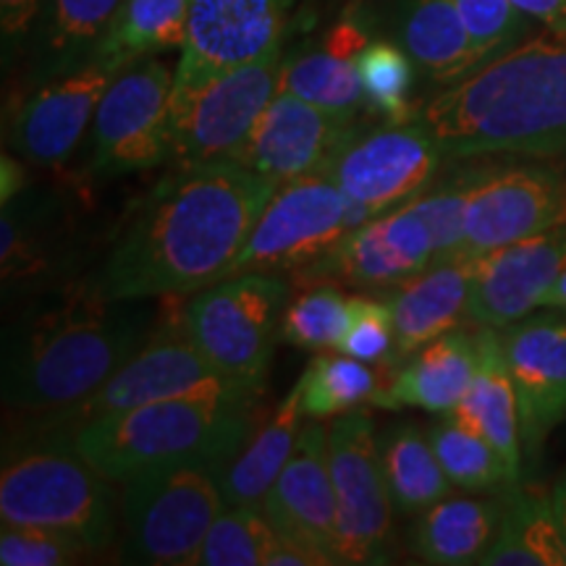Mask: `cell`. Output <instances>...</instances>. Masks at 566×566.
Wrapping results in <instances>:
<instances>
[{"label":"cell","mask_w":566,"mask_h":566,"mask_svg":"<svg viewBox=\"0 0 566 566\" xmlns=\"http://www.w3.org/2000/svg\"><path fill=\"white\" fill-rule=\"evenodd\" d=\"M296 386H300L304 417L331 420V417L357 412V409L373 405L375 394L384 386V375L370 367V363H363L344 352H321L302 373Z\"/></svg>","instance_id":"836d02e7"},{"label":"cell","mask_w":566,"mask_h":566,"mask_svg":"<svg viewBox=\"0 0 566 566\" xmlns=\"http://www.w3.org/2000/svg\"><path fill=\"white\" fill-rule=\"evenodd\" d=\"M118 71L122 66L95 55L71 74L24 87L6 118V145L32 166H63L80 147Z\"/></svg>","instance_id":"2e32d148"},{"label":"cell","mask_w":566,"mask_h":566,"mask_svg":"<svg viewBox=\"0 0 566 566\" xmlns=\"http://www.w3.org/2000/svg\"><path fill=\"white\" fill-rule=\"evenodd\" d=\"M226 501L218 470L176 464L139 472L122 491V562L195 566Z\"/></svg>","instance_id":"ba28073f"},{"label":"cell","mask_w":566,"mask_h":566,"mask_svg":"<svg viewBox=\"0 0 566 566\" xmlns=\"http://www.w3.org/2000/svg\"><path fill=\"white\" fill-rule=\"evenodd\" d=\"M359 223V212L328 174L279 184L223 279L252 271L294 275Z\"/></svg>","instance_id":"30bf717a"},{"label":"cell","mask_w":566,"mask_h":566,"mask_svg":"<svg viewBox=\"0 0 566 566\" xmlns=\"http://www.w3.org/2000/svg\"><path fill=\"white\" fill-rule=\"evenodd\" d=\"M543 307H554V310H566V271L558 275V281L548 289L546 300H543Z\"/></svg>","instance_id":"7dc6e473"},{"label":"cell","mask_w":566,"mask_h":566,"mask_svg":"<svg viewBox=\"0 0 566 566\" xmlns=\"http://www.w3.org/2000/svg\"><path fill=\"white\" fill-rule=\"evenodd\" d=\"M420 122L449 160L566 153V30L530 34L428 103Z\"/></svg>","instance_id":"3957f363"},{"label":"cell","mask_w":566,"mask_h":566,"mask_svg":"<svg viewBox=\"0 0 566 566\" xmlns=\"http://www.w3.org/2000/svg\"><path fill=\"white\" fill-rule=\"evenodd\" d=\"M292 292V281L281 273L229 275L189 294L184 323L210 365L265 391Z\"/></svg>","instance_id":"9c48e42d"},{"label":"cell","mask_w":566,"mask_h":566,"mask_svg":"<svg viewBox=\"0 0 566 566\" xmlns=\"http://www.w3.org/2000/svg\"><path fill=\"white\" fill-rule=\"evenodd\" d=\"M446 150L420 118L407 124H359L323 174L354 205L359 218L399 208L441 176Z\"/></svg>","instance_id":"4fadbf2b"},{"label":"cell","mask_w":566,"mask_h":566,"mask_svg":"<svg viewBox=\"0 0 566 566\" xmlns=\"http://www.w3.org/2000/svg\"><path fill=\"white\" fill-rule=\"evenodd\" d=\"M506 493L509 488L501 495H443L417 514L415 556L436 566L480 564L504 522Z\"/></svg>","instance_id":"4316f807"},{"label":"cell","mask_w":566,"mask_h":566,"mask_svg":"<svg viewBox=\"0 0 566 566\" xmlns=\"http://www.w3.org/2000/svg\"><path fill=\"white\" fill-rule=\"evenodd\" d=\"M428 438L446 478L462 491H506L520 480L483 436L464 428L451 415H443L441 422L430 424Z\"/></svg>","instance_id":"e575fe53"},{"label":"cell","mask_w":566,"mask_h":566,"mask_svg":"<svg viewBox=\"0 0 566 566\" xmlns=\"http://www.w3.org/2000/svg\"><path fill=\"white\" fill-rule=\"evenodd\" d=\"M501 349L520 401L522 446L537 457L566 422V310L548 307L501 328Z\"/></svg>","instance_id":"ac0fdd59"},{"label":"cell","mask_w":566,"mask_h":566,"mask_svg":"<svg viewBox=\"0 0 566 566\" xmlns=\"http://www.w3.org/2000/svg\"><path fill=\"white\" fill-rule=\"evenodd\" d=\"M279 90L342 118H359L367 113L357 61L338 59L325 48H304L283 55Z\"/></svg>","instance_id":"d6a6232c"},{"label":"cell","mask_w":566,"mask_h":566,"mask_svg":"<svg viewBox=\"0 0 566 566\" xmlns=\"http://www.w3.org/2000/svg\"><path fill=\"white\" fill-rule=\"evenodd\" d=\"M147 302L108 300L84 281L27 304L3 331V407L53 412L101 388L150 336L158 313Z\"/></svg>","instance_id":"7a4b0ae2"},{"label":"cell","mask_w":566,"mask_h":566,"mask_svg":"<svg viewBox=\"0 0 566 566\" xmlns=\"http://www.w3.org/2000/svg\"><path fill=\"white\" fill-rule=\"evenodd\" d=\"M359 124L279 90L229 160L275 184L323 174Z\"/></svg>","instance_id":"e0dca14e"},{"label":"cell","mask_w":566,"mask_h":566,"mask_svg":"<svg viewBox=\"0 0 566 566\" xmlns=\"http://www.w3.org/2000/svg\"><path fill=\"white\" fill-rule=\"evenodd\" d=\"M391 27L417 71L438 87L464 80L488 61L467 32L454 0H394Z\"/></svg>","instance_id":"d4e9b609"},{"label":"cell","mask_w":566,"mask_h":566,"mask_svg":"<svg viewBox=\"0 0 566 566\" xmlns=\"http://www.w3.org/2000/svg\"><path fill=\"white\" fill-rule=\"evenodd\" d=\"M87 556L80 543L45 527L9 525L0 530V564L3 566H66Z\"/></svg>","instance_id":"60d3db41"},{"label":"cell","mask_w":566,"mask_h":566,"mask_svg":"<svg viewBox=\"0 0 566 566\" xmlns=\"http://www.w3.org/2000/svg\"><path fill=\"white\" fill-rule=\"evenodd\" d=\"M275 530L263 506H223L205 537L195 566H265Z\"/></svg>","instance_id":"74e56055"},{"label":"cell","mask_w":566,"mask_h":566,"mask_svg":"<svg viewBox=\"0 0 566 566\" xmlns=\"http://www.w3.org/2000/svg\"><path fill=\"white\" fill-rule=\"evenodd\" d=\"M283 42L242 66L171 95L174 166L229 160L279 92Z\"/></svg>","instance_id":"7c38bea8"},{"label":"cell","mask_w":566,"mask_h":566,"mask_svg":"<svg viewBox=\"0 0 566 566\" xmlns=\"http://www.w3.org/2000/svg\"><path fill=\"white\" fill-rule=\"evenodd\" d=\"M294 0H192L187 42L174 87H195L242 66L283 42Z\"/></svg>","instance_id":"d6986e66"},{"label":"cell","mask_w":566,"mask_h":566,"mask_svg":"<svg viewBox=\"0 0 566 566\" xmlns=\"http://www.w3.org/2000/svg\"><path fill=\"white\" fill-rule=\"evenodd\" d=\"M564 271L566 226L483 254L472 275L470 325L501 331L533 315Z\"/></svg>","instance_id":"ffe728a7"},{"label":"cell","mask_w":566,"mask_h":566,"mask_svg":"<svg viewBox=\"0 0 566 566\" xmlns=\"http://www.w3.org/2000/svg\"><path fill=\"white\" fill-rule=\"evenodd\" d=\"M258 424V407L174 399L101 417L59 438L105 478L124 483L139 472L176 464H208L221 472Z\"/></svg>","instance_id":"5b68a950"},{"label":"cell","mask_w":566,"mask_h":566,"mask_svg":"<svg viewBox=\"0 0 566 566\" xmlns=\"http://www.w3.org/2000/svg\"><path fill=\"white\" fill-rule=\"evenodd\" d=\"M566 226V176L537 160L475 158V176L464 202L467 258Z\"/></svg>","instance_id":"5bb4252c"},{"label":"cell","mask_w":566,"mask_h":566,"mask_svg":"<svg viewBox=\"0 0 566 566\" xmlns=\"http://www.w3.org/2000/svg\"><path fill=\"white\" fill-rule=\"evenodd\" d=\"M113 483L63 438L17 430L3 454L0 520L53 530L101 554L122 527V495Z\"/></svg>","instance_id":"52a82bcc"},{"label":"cell","mask_w":566,"mask_h":566,"mask_svg":"<svg viewBox=\"0 0 566 566\" xmlns=\"http://www.w3.org/2000/svg\"><path fill=\"white\" fill-rule=\"evenodd\" d=\"M192 0H124L97 55L126 69L147 55L184 48Z\"/></svg>","instance_id":"1f68e13d"},{"label":"cell","mask_w":566,"mask_h":566,"mask_svg":"<svg viewBox=\"0 0 566 566\" xmlns=\"http://www.w3.org/2000/svg\"><path fill=\"white\" fill-rule=\"evenodd\" d=\"M328 449L338 564H388L396 509L380 467L373 417L365 409L336 417L328 428Z\"/></svg>","instance_id":"9a60e30c"},{"label":"cell","mask_w":566,"mask_h":566,"mask_svg":"<svg viewBox=\"0 0 566 566\" xmlns=\"http://www.w3.org/2000/svg\"><path fill=\"white\" fill-rule=\"evenodd\" d=\"M378 457L399 514L417 516L451 493V480L446 478L433 443L420 424L409 420L388 424L378 436Z\"/></svg>","instance_id":"f546056e"},{"label":"cell","mask_w":566,"mask_h":566,"mask_svg":"<svg viewBox=\"0 0 566 566\" xmlns=\"http://www.w3.org/2000/svg\"><path fill=\"white\" fill-rule=\"evenodd\" d=\"M478 258L446 260L388 289L384 296L394 313V354L386 370L407 363L415 352L451 331L470 325V294Z\"/></svg>","instance_id":"7402d4cb"},{"label":"cell","mask_w":566,"mask_h":566,"mask_svg":"<svg viewBox=\"0 0 566 566\" xmlns=\"http://www.w3.org/2000/svg\"><path fill=\"white\" fill-rule=\"evenodd\" d=\"M275 189L237 160L174 166L134 205L90 281L108 300L200 292L223 279Z\"/></svg>","instance_id":"6da1fadb"},{"label":"cell","mask_w":566,"mask_h":566,"mask_svg":"<svg viewBox=\"0 0 566 566\" xmlns=\"http://www.w3.org/2000/svg\"><path fill=\"white\" fill-rule=\"evenodd\" d=\"M457 163L454 174L438 176L415 200L354 226L321 260L289 275L292 286L336 283L384 294L430 265L464 254V202L475 160Z\"/></svg>","instance_id":"277c9868"},{"label":"cell","mask_w":566,"mask_h":566,"mask_svg":"<svg viewBox=\"0 0 566 566\" xmlns=\"http://www.w3.org/2000/svg\"><path fill=\"white\" fill-rule=\"evenodd\" d=\"M480 564L566 566V546L551 509V495L520 491L516 485L509 488L504 522Z\"/></svg>","instance_id":"4dcf8cb0"},{"label":"cell","mask_w":566,"mask_h":566,"mask_svg":"<svg viewBox=\"0 0 566 566\" xmlns=\"http://www.w3.org/2000/svg\"><path fill=\"white\" fill-rule=\"evenodd\" d=\"M478 344L475 331L457 328L420 352L407 363L386 370L384 386L375 394L373 407L378 409H424L433 415H449L464 399L475 378Z\"/></svg>","instance_id":"603a6c76"},{"label":"cell","mask_w":566,"mask_h":566,"mask_svg":"<svg viewBox=\"0 0 566 566\" xmlns=\"http://www.w3.org/2000/svg\"><path fill=\"white\" fill-rule=\"evenodd\" d=\"M163 302L166 307L155 317L150 336L145 338L139 352L126 359L101 388L71 407L24 415L19 433L71 436L101 417L174 399L258 407L265 394L263 388L231 378L210 365L189 336L184 323V304L176 307V296H166Z\"/></svg>","instance_id":"8992f818"},{"label":"cell","mask_w":566,"mask_h":566,"mask_svg":"<svg viewBox=\"0 0 566 566\" xmlns=\"http://www.w3.org/2000/svg\"><path fill=\"white\" fill-rule=\"evenodd\" d=\"M548 495H551V509H554L558 533H562L564 546H566V470L558 475L556 485L551 488Z\"/></svg>","instance_id":"bcb514c9"},{"label":"cell","mask_w":566,"mask_h":566,"mask_svg":"<svg viewBox=\"0 0 566 566\" xmlns=\"http://www.w3.org/2000/svg\"><path fill=\"white\" fill-rule=\"evenodd\" d=\"M352 323V296L336 283H310L286 304L281 338L304 352H338Z\"/></svg>","instance_id":"8d00e7d4"},{"label":"cell","mask_w":566,"mask_h":566,"mask_svg":"<svg viewBox=\"0 0 566 566\" xmlns=\"http://www.w3.org/2000/svg\"><path fill=\"white\" fill-rule=\"evenodd\" d=\"M40 6L42 0H0V38H3L6 69L24 55Z\"/></svg>","instance_id":"b9f144b4"},{"label":"cell","mask_w":566,"mask_h":566,"mask_svg":"<svg viewBox=\"0 0 566 566\" xmlns=\"http://www.w3.org/2000/svg\"><path fill=\"white\" fill-rule=\"evenodd\" d=\"M367 101V113L386 124H407L420 116L422 105L412 103L417 66L396 40H370L357 59Z\"/></svg>","instance_id":"d590c367"},{"label":"cell","mask_w":566,"mask_h":566,"mask_svg":"<svg viewBox=\"0 0 566 566\" xmlns=\"http://www.w3.org/2000/svg\"><path fill=\"white\" fill-rule=\"evenodd\" d=\"M394 313L384 294H354L352 323L338 352L386 370L394 354Z\"/></svg>","instance_id":"ab89813d"},{"label":"cell","mask_w":566,"mask_h":566,"mask_svg":"<svg viewBox=\"0 0 566 566\" xmlns=\"http://www.w3.org/2000/svg\"><path fill=\"white\" fill-rule=\"evenodd\" d=\"M0 208V268L9 292L53 271L63 239V208L59 195L32 187Z\"/></svg>","instance_id":"83f0119b"},{"label":"cell","mask_w":566,"mask_h":566,"mask_svg":"<svg viewBox=\"0 0 566 566\" xmlns=\"http://www.w3.org/2000/svg\"><path fill=\"white\" fill-rule=\"evenodd\" d=\"M174 80L158 55L134 61L113 76L92 118V176L111 179L171 160Z\"/></svg>","instance_id":"8fae6325"},{"label":"cell","mask_w":566,"mask_h":566,"mask_svg":"<svg viewBox=\"0 0 566 566\" xmlns=\"http://www.w3.org/2000/svg\"><path fill=\"white\" fill-rule=\"evenodd\" d=\"M124 0H42L24 51V87L82 69L97 55Z\"/></svg>","instance_id":"cb8c5ba5"},{"label":"cell","mask_w":566,"mask_h":566,"mask_svg":"<svg viewBox=\"0 0 566 566\" xmlns=\"http://www.w3.org/2000/svg\"><path fill=\"white\" fill-rule=\"evenodd\" d=\"M27 187H30V181H27V171L21 166L19 155L13 158V155L3 153V160H0V205L11 202Z\"/></svg>","instance_id":"f6af8a7d"},{"label":"cell","mask_w":566,"mask_h":566,"mask_svg":"<svg viewBox=\"0 0 566 566\" xmlns=\"http://www.w3.org/2000/svg\"><path fill=\"white\" fill-rule=\"evenodd\" d=\"M302 417L300 386H294L279 409L258 424L244 449L218 472L226 506H263L275 478L294 454Z\"/></svg>","instance_id":"f1b7e54d"},{"label":"cell","mask_w":566,"mask_h":566,"mask_svg":"<svg viewBox=\"0 0 566 566\" xmlns=\"http://www.w3.org/2000/svg\"><path fill=\"white\" fill-rule=\"evenodd\" d=\"M367 45H370V34H367V30L357 19H344L342 24H336L328 32V38L323 42L325 51L346 61H357Z\"/></svg>","instance_id":"7bdbcfd3"},{"label":"cell","mask_w":566,"mask_h":566,"mask_svg":"<svg viewBox=\"0 0 566 566\" xmlns=\"http://www.w3.org/2000/svg\"><path fill=\"white\" fill-rule=\"evenodd\" d=\"M475 378H472L459 407L449 415L464 428L483 436L520 478L522 457H525L520 401H516L512 375H509L504 349H501V331L475 328Z\"/></svg>","instance_id":"484cf974"},{"label":"cell","mask_w":566,"mask_h":566,"mask_svg":"<svg viewBox=\"0 0 566 566\" xmlns=\"http://www.w3.org/2000/svg\"><path fill=\"white\" fill-rule=\"evenodd\" d=\"M454 6L467 32L488 55V61L533 34L535 19L512 0H454Z\"/></svg>","instance_id":"f35d334b"},{"label":"cell","mask_w":566,"mask_h":566,"mask_svg":"<svg viewBox=\"0 0 566 566\" xmlns=\"http://www.w3.org/2000/svg\"><path fill=\"white\" fill-rule=\"evenodd\" d=\"M263 512L275 533L315 551L328 566L338 564L328 430L321 420L302 424L294 454L265 495Z\"/></svg>","instance_id":"44dd1931"},{"label":"cell","mask_w":566,"mask_h":566,"mask_svg":"<svg viewBox=\"0 0 566 566\" xmlns=\"http://www.w3.org/2000/svg\"><path fill=\"white\" fill-rule=\"evenodd\" d=\"M527 17L551 30H566V0H512Z\"/></svg>","instance_id":"ee69618b"}]
</instances>
